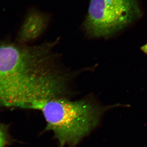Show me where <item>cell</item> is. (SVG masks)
Masks as SVG:
<instances>
[{"label":"cell","mask_w":147,"mask_h":147,"mask_svg":"<svg viewBox=\"0 0 147 147\" xmlns=\"http://www.w3.org/2000/svg\"><path fill=\"white\" fill-rule=\"evenodd\" d=\"M54 46L0 44V107L34 109L65 97L71 76L60 65Z\"/></svg>","instance_id":"obj_1"},{"label":"cell","mask_w":147,"mask_h":147,"mask_svg":"<svg viewBox=\"0 0 147 147\" xmlns=\"http://www.w3.org/2000/svg\"><path fill=\"white\" fill-rule=\"evenodd\" d=\"M111 107L101 106L92 98L72 101L63 98L45 100L34 109L42 112L45 130L53 131L59 147H74L98 125L102 114Z\"/></svg>","instance_id":"obj_2"},{"label":"cell","mask_w":147,"mask_h":147,"mask_svg":"<svg viewBox=\"0 0 147 147\" xmlns=\"http://www.w3.org/2000/svg\"><path fill=\"white\" fill-rule=\"evenodd\" d=\"M136 0H91L83 27L92 38L108 37L141 16Z\"/></svg>","instance_id":"obj_3"},{"label":"cell","mask_w":147,"mask_h":147,"mask_svg":"<svg viewBox=\"0 0 147 147\" xmlns=\"http://www.w3.org/2000/svg\"><path fill=\"white\" fill-rule=\"evenodd\" d=\"M49 16L34 8L29 11L18 35L21 42L32 41L39 37L47 28Z\"/></svg>","instance_id":"obj_4"},{"label":"cell","mask_w":147,"mask_h":147,"mask_svg":"<svg viewBox=\"0 0 147 147\" xmlns=\"http://www.w3.org/2000/svg\"><path fill=\"white\" fill-rule=\"evenodd\" d=\"M6 142V134L3 128L0 126V147H5Z\"/></svg>","instance_id":"obj_5"},{"label":"cell","mask_w":147,"mask_h":147,"mask_svg":"<svg viewBox=\"0 0 147 147\" xmlns=\"http://www.w3.org/2000/svg\"><path fill=\"white\" fill-rule=\"evenodd\" d=\"M141 50L144 53L147 55V42L146 44L141 47Z\"/></svg>","instance_id":"obj_6"}]
</instances>
